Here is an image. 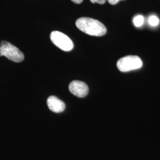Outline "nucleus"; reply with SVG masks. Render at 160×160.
I'll return each instance as SVG.
<instances>
[{
    "mask_svg": "<svg viewBox=\"0 0 160 160\" xmlns=\"http://www.w3.org/2000/svg\"><path fill=\"white\" fill-rule=\"evenodd\" d=\"M75 25L81 31L91 36H102L107 32V29L103 23L89 17L79 18L76 21Z\"/></svg>",
    "mask_w": 160,
    "mask_h": 160,
    "instance_id": "nucleus-1",
    "label": "nucleus"
},
{
    "mask_svg": "<svg viewBox=\"0 0 160 160\" xmlns=\"http://www.w3.org/2000/svg\"><path fill=\"white\" fill-rule=\"evenodd\" d=\"M2 56L6 57L14 62H21L24 58L22 52L7 41H2L0 43V57Z\"/></svg>",
    "mask_w": 160,
    "mask_h": 160,
    "instance_id": "nucleus-2",
    "label": "nucleus"
},
{
    "mask_svg": "<svg viewBox=\"0 0 160 160\" xmlns=\"http://www.w3.org/2000/svg\"><path fill=\"white\" fill-rule=\"evenodd\" d=\"M119 70L123 72L141 68L142 67L141 59L135 55H128L120 58L117 62Z\"/></svg>",
    "mask_w": 160,
    "mask_h": 160,
    "instance_id": "nucleus-3",
    "label": "nucleus"
},
{
    "mask_svg": "<svg viewBox=\"0 0 160 160\" xmlns=\"http://www.w3.org/2000/svg\"><path fill=\"white\" fill-rule=\"evenodd\" d=\"M50 38L52 43L63 51H71L74 48V43L71 39L66 34L58 31H53Z\"/></svg>",
    "mask_w": 160,
    "mask_h": 160,
    "instance_id": "nucleus-4",
    "label": "nucleus"
},
{
    "mask_svg": "<svg viewBox=\"0 0 160 160\" xmlns=\"http://www.w3.org/2000/svg\"><path fill=\"white\" fill-rule=\"evenodd\" d=\"M69 90L70 92L77 97H86L88 92V87L85 82L81 81H73L69 86Z\"/></svg>",
    "mask_w": 160,
    "mask_h": 160,
    "instance_id": "nucleus-5",
    "label": "nucleus"
},
{
    "mask_svg": "<svg viewBox=\"0 0 160 160\" xmlns=\"http://www.w3.org/2000/svg\"><path fill=\"white\" fill-rule=\"evenodd\" d=\"M47 104L49 109L55 113L62 112L65 108V103L55 96L49 97L47 100Z\"/></svg>",
    "mask_w": 160,
    "mask_h": 160,
    "instance_id": "nucleus-6",
    "label": "nucleus"
},
{
    "mask_svg": "<svg viewBox=\"0 0 160 160\" xmlns=\"http://www.w3.org/2000/svg\"><path fill=\"white\" fill-rule=\"evenodd\" d=\"M133 22L136 27L139 28L143 25V22H144V18L142 15H138L137 16L134 17V18L133 20Z\"/></svg>",
    "mask_w": 160,
    "mask_h": 160,
    "instance_id": "nucleus-7",
    "label": "nucleus"
},
{
    "mask_svg": "<svg viewBox=\"0 0 160 160\" xmlns=\"http://www.w3.org/2000/svg\"><path fill=\"white\" fill-rule=\"evenodd\" d=\"M148 23L151 26L155 27L158 25V24L160 23V20L157 16L155 15H152L149 17Z\"/></svg>",
    "mask_w": 160,
    "mask_h": 160,
    "instance_id": "nucleus-8",
    "label": "nucleus"
},
{
    "mask_svg": "<svg viewBox=\"0 0 160 160\" xmlns=\"http://www.w3.org/2000/svg\"><path fill=\"white\" fill-rule=\"evenodd\" d=\"M107 0H90L92 3H98L99 4H104Z\"/></svg>",
    "mask_w": 160,
    "mask_h": 160,
    "instance_id": "nucleus-9",
    "label": "nucleus"
},
{
    "mask_svg": "<svg viewBox=\"0 0 160 160\" xmlns=\"http://www.w3.org/2000/svg\"><path fill=\"white\" fill-rule=\"evenodd\" d=\"M109 2V4H112V5H114L116 4L119 1H120L121 0H108Z\"/></svg>",
    "mask_w": 160,
    "mask_h": 160,
    "instance_id": "nucleus-10",
    "label": "nucleus"
},
{
    "mask_svg": "<svg viewBox=\"0 0 160 160\" xmlns=\"http://www.w3.org/2000/svg\"><path fill=\"white\" fill-rule=\"evenodd\" d=\"M73 2H74L75 4H81L83 0H71Z\"/></svg>",
    "mask_w": 160,
    "mask_h": 160,
    "instance_id": "nucleus-11",
    "label": "nucleus"
}]
</instances>
